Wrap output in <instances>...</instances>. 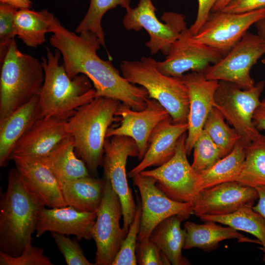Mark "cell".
<instances>
[{"instance_id": "12", "label": "cell", "mask_w": 265, "mask_h": 265, "mask_svg": "<svg viewBox=\"0 0 265 265\" xmlns=\"http://www.w3.org/2000/svg\"><path fill=\"white\" fill-rule=\"evenodd\" d=\"M105 189L92 230L96 245L95 265H111L127 233L120 226L123 216L120 198L109 180L103 177Z\"/></svg>"}, {"instance_id": "13", "label": "cell", "mask_w": 265, "mask_h": 265, "mask_svg": "<svg viewBox=\"0 0 265 265\" xmlns=\"http://www.w3.org/2000/svg\"><path fill=\"white\" fill-rule=\"evenodd\" d=\"M263 19L265 7L242 13H212L192 37L195 41L212 48L223 56L242 39L252 25Z\"/></svg>"}, {"instance_id": "40", "label": "cell", "mask_w": 265, "mask_h": 265, "mask_svg": "<svg viewBox=\"0 0 265 265\" xmlns=\"http://www.w3.org/2000/svg\"><path fill=\"white\" fill-rule=\"evenodd\" d=\"M198 11L196 20L188 28L190 32L196 35L209 18L212 10L217 0H197Z\"/></svg>"}, {"instance_id": "44", "label": "cell", "mask_w": 265, "mask_h": 265, "mask_svg": "<svg viewBox=\"0 0 265 265\" xmlns=\"http://www.w3.org/2000/svg\"><path fill=\"white\" fill-rule=\"evenodd\" d=\"M0 2L12 5L18 10L30 8L32 3L30 0H0Z\"/></svg>"}, {"instance_id": "2", "label": "cell", "mask_w": 265, "mask_h": 265, "mask_svg": "<svg viewBox=\"0 0 265 265\" xmlns=\"http://www.w3.org/2000/svg\"><path fill=\"white\" fill-rule=\"evenodd\" d=\"M44 206L26 187L17 169H10L7 187L0 200V251L14 257L21 254L31 243L37 214Z\"/></svg>"}, {"instance_id": "8", "label": "cell", "mask_w": 265, "mask_h": 265, "mask_svg": "<svg viewBox=\"0 0 265 265\" xmlns=\"http://www.w3.org/2000/svg\"><path fill=\"white\" fill-rule=\"evenodd\" d=\"M156 8L151 0H139L137 6L126 9L123 24L128 30L145 29L150 36L146 46L152 54L161 51L166 55L171 45L186 28L185 17L175 12H165L161 17L164 23L156 15Z\"/></svg>"}, {"instance_id": "26", "label": "cell", "mask_w": 265, "mask_h": 265, "mask_svg": "<svg viewBox=\"0 0 265 265\" xmlns=\"http://www.w3.org/2000/svg\"><path fill=\"white\" fill-rule=\"evenodd\" d=\"M105 180L92 176L66 182L60 186L67 206L79 211L96 212L104 193Z\"/></svg>"}, {"instance_id": "24", "label": "cell", "mask_w": 265, "mask_h": 265, "mask_svg": "<svg viewBox=\"0 0 265 265\" xmlns=\"http://www.w3.org/2000/svg\"><path fill=\"white\" fill-rule=\"evenodd\" d=\"M37 161L49 167L60 186L67 181L91 176L84 162L77 157L71 136L63 139L46 157Z\"/></svg>"}, {"instance_id": "16", "label": "cell", "mask_w": 265, "mask_h": 265, "mask_svg": "<svg viewBox=\"0 0 265 265\" xmlns=\"http://www.w3.org/2000/svg\"><path fill=\"white\" fill-rule=\"evenodd\" d=\"M116 116L121 117V124L118 127L109 128L106 137L121 135L132 138L138 147L137 158L139 160L143 159L147 150L154 129L161 121L170 116L157 101L151 98L147 107L141 110H136L121 104Z\"/></svg>"}, {"instance_id": "29", "label": "cell", "mask_w": 265, "mask_h": 265, "mask_svg": "<svg viewBox=\"0 0 265 265\" xmlns=\"http://www.w3.org/2000/svg\"><path fill=\"white\" fill-rule=\"evenodd\" d=\"M245 158V145L240 140L229 154L199 174L201 189L237 181L241 172Z\"/></svg>"}, {"instance_id": "20", "label": "cell", "mask_w": 265, "mask_h": 265, "mask_svg": "<svg viewBox=\"0 0 265 265\" xmlns=\"http://www.w3.org/2000/svg\"><path fill=\"white\" fill-rule=\"evenodd\" d=\"M96 216V212H82L69 206L50 209L44 206L37 214L36 237L50 232L74 235L78 240H90Z\"/></svg>"}, {"instance_id": "18", "label": "cell", "mask_w": 265, "mask_h": 265, "mask_svg": "<svg viewBox=\"0 0 265 265\" xmlns=\"http://www.w3.org/2000/svg\"><path fill=\"white\" fill-rule=\"evenodd\" d=\"M70 136L67 122L53 117H41L19 139L9 159L37 161L46 157L63 139Z\"/></svg>"}, {"instance_id": "46", "label": "cell", "mask_w": 265, "mask_h": 265, "mask_svg": "<svg viewBox=\"0 0 265 265\" xmlns=\"http://www.w3.org/2000/svg\"><path fill=\"white\" fill-rule=\"evenodd\" d=\"M233 0H217L212 10V13L222 11Z\"/></svg>"}, {"instance_id": "1", "label": "cell", "mask_w": 265, "mask_h": 265, "mask_svg": "<svg viewBox=\"0 0 265 265\" xmlns=\"http://www.w3.org/2000/svg\"><path fill=\"white\" fill-rule=\"evenodd\" d=\"M52 33L50 43L60 52L70 79L84 75L92 82L96 97L117 100L136 110L147 107L150 99L147 90L129 82L110 60H104L98 55L102 45L95 33L85 31L76 34L56 18Z\"/></svg>"}, {"instance_id": "28", "label": "cell", "mask_w": 265, "mask_h": 265, "mask_svg": "<svg viewBox=\"0 0 265 265\" xmlns=\"http://www.w3.org/2000/svg\"><path fill=\"white\" fill-rule=\"evenodd\" d=\"M56 18L48 10L19 9L15 17L16 36L27 46L36 48L46 41V34L52 32Z\"/></svg>"}, {"instance_id": "22", "label": "cell", "mask_w": 265, "mask_h": 265, "mask_svg": "<svg viewBox=\"0 0 265 265\" xmlns=\"http://www.w3.org/2000/svg\"><path fill=\"white\" fill-rule=\"evenodd\" d=\"M22 180L28 188L45 207L66 206L60 186L51 170L38 161L13 159Z\"/></svg>"}, {"instance_id": "39", "label": "cell", "mask_w": 265, "mask_h": 265, "mask_svg": "<svg viewBox=\"0 0 265 265\" xmlns=\"http://www.w3.org/2000/svg\"><path fill=\"white\" fill-rule=\"evenodd\" d=\"M136 260L139 265H166L170 262L159 248L150 238L137 242Z\"/></svg>"}, {"instance_id": "7", "label": "cell", "mask_w": 265, "mask_h": 265, "mask_svg": "<svg viewBox=\"0 0 265 265\" xmlns=\"http://www.w3.org/2000/svg\"><path fill=\"white\" fill-rule=\"evenodd\" d=\"M265 81H261L248 89L226 81H219L214 97L213 106L231 125L247 145L261 133L253 122L257 108L261 105L260 95Z\"/></svg>"}, {"instance_id": "30", "label": "cell", "mask_w": 265, "mask_h": 265, "mask_svg": "<svg viewBox=\"0 0 265 265\" xmlns=\"http://www.w3.org/2000/svg\"><path fill=\"white\" fill-rule=\"evenodd\" d=\"M253 204L241 207L233 213L223 215H203L202 221H212L229 226L255 236L260 242L265 262V219L252 209Z\"/></svg>"}, {"instance_id": "32", "label": "cell", "mask_w": 265, "mask_h": 265, "mask_svg": "<svg viewBox=\"0 0 265 265\" xmlns=\"http://www.w3.org/2000/svg\"><path fill=\"white\" fill-rule=\"evenodd\" d=\"M131 0H91L88 11L77 27L75 32L79 34L88 31L95 33L102 46L106 48L105 35L102 27V19L104 14L118 6L125 8L130 7Z\"/></svg>"}, {"instance_id": "11", "label": "cell", "mask_w": 265, "mask_h": 265, "mask_svg": "<svg viewBox=\"0 0 265 265\" xmlns=\"http://www.w3.org/2000/svg\"><path fill=\"white\" fill-rule=\"evenodd\" d=\"M263 55L265 42L258 34L247 32L226 54L203 73L208 80L228 81L242 89H250L255 85L251 69Z\"/></svg>"}, {"instance_id": "38", "label": "cell", "mask_w": 265, "mask_h": 265, "mask_svg": "<svg viewBox=\"0 0 265 265\" xmlns=\"http://www.w3.org/2000/svg\"><path fill=\"white\" fill-rule=\"evenodd\" d=\"M18 9L8 4L0 5V62L4 58L8 48L14 39L15 17Z\"/></svg>"}, {"instance_id": "25", "label": "cell", "mask_w": 265, "mask_h": 265, "mask_svg": "<svg viewBox=\"0 0 265 265\" xmlns=\"http://www.w3.org/2000/svg\"><path fill=\"white\" fill-rule=\"evenodd\" d=\"M205 222L199 224L187 221L184 224L186 231L184 249L198 248L209 252L215 249L220 241L233 238L238 239L239 242H252L261 244L258 239L245 238L231 227H224L212 221Z\"/></svg>"}, {"instance_id": "48", "label": "cell", "mask_w": 265, "mask_h": 265, "mask_svg": "<svg viewBox=\"0 0 265 265\" xmlns=\"http://www.w3.org/2000/svg\"><path fill=\"white\" fill-rule=\"evenodd\" d=\"M262 62L265 65V57L262 60Z\"/></svg>"}, {"instance_id": "4", "label": "cell", "mask_w": 265, "mask_h": 265, "mask_svg": "<svg viewBox=\"0 0 265 265\" xmlns=\"http://www.w3.org/2000/svg\"><path fill=\"white\" fill-rule=\"evenodd\" d=\"M120 104L114 99L96 97L79 108L66 121L76 154L93 177H97L98 168L102 165L106 134Z\"/></svg>"}, {"instance_id": "10", "label": "cell", "mask_w": 265, "mask_h": 265, "mask_svg": "<svg viewBox=\"0 0 265 265\" xmlns=\"http://www.w3.org/2000/svg\"><path fill=\"white\" fill-rule=\"evenodd\" d=\"M138 149L132 138L121 135L106 137L102 166L103 177L107 179L119 196L122 207V228L128 233L135 215L136 205L127 179L126 165L129 157L138 156Z\"/></svg>"}, {"instance_id": "33", "label": "cell", "mask_w": 265, "mask_h": 265, "mask_svg": "<svg viewBox=\"0 0 265 265\" xmlns=\"http://www.w3.org/2000/svg\"><path fill=\"white\" fill-rule=\"evenodd\" d=\"M203 130L220 149L224 157L229 154L240 140L236 131L226 123L223 115L214 106L208 115Z\"/></svg>"}, {"instance_id": "15", "label": "cell", "mask_w": 265, "mask_h": 265, "mask_svg": "<svg viewBox=\"0 0 265 265\" xmlns=\"http://www.w3.org/2000/svg\"><path fill=\"white\" fill-rule=\"evenodd\" d=\"M189 29L185 28L170 48L165 59L156 62L162 74L181 78L188 71L204 72L223 56L212 48L195 41Z\"/></svg>"}, {"instance_id": "14", "label": "cell", "mask_w": 265, "mask_h": 265, "mask_svg": "<svg viewBox=\"0 0 265 265\" xmlns=\"http://www.w3.org/2000/svg\"><path fill=\"white\" fill-rule=\"evenodd\" d=\"M140 195L141 224L137 242L150 238L154 228L164 219L179 215L185 220L193 214V205L174 201L156 185V180L140 173L132 178Z\"/></svg>"}, {"instance_id": "34", "label": "cell", "mask_w": 265, "mask_h": 265, "mask_svg": "<svg viewBox=\"0 0 265 265\" xmlns=\"http://www.w3.org/2000/svg\"><path fill=\"white\" fill-rule=\"evenodd\" d=\"M191 166L198 174L224 157L218 146L203 130L194 144Z\"/></svg>"}, {"instance_id": "42", "label": "cell", "mask_w": 265, "mask_h": 265, "mask_svg": "<svg viewBox=\"0 0 265 265\" xmlns=\"http://www.w3.org/2000/svg\"><path fill=\"white\" fill-rule=\"evenodd\" d=\"M255 188L258 194V201L256 205L252 206V209L265 219V186H259Z\"/></svg>"}, {"instance_id": "27", "label": "cell", "mask_w": 265, "mask_h": 265, "mask_svg": "<svg viewBox=\"0 0 265 265\" xmlns=\"http://www.w3.org/2000/svg\"><path fill=\"white\" fill-rule=\"evenodd\" d=\"M184 220L179 215L170 216L154 228L150 237L173 265L190 264L182 254L186 238V231L181 227Z\"/></svg>"}, {"instance_id": "36", "label": "cell", "mask_w": 265, "mask_h": 265, "mask_svg": "<svg viewBox=\"0 0 265 265\" xmlns=\"http://www.w3.org/2000/svg\"><path fill=\"white\" fill-rule=\"evenodd\" d=\"M0 265H53L49 258L44 255L42 247L28 244L21 254L16 257L0 251Z\"/></svg>"}, {"instance_id": "9", "label": "cell", "mask_w": 265, "mask_h": 265, "mask_svg": "<svg viewBox=\"0 0 265 265\" xmlns=\"http://www.w3.org/2000/svg\"><path fill=\"white\" fill-rule=\"evenodd\" d=\"M186 138L185 132L180 137L175 153L168 161L140 173L154 178L157 186L171 199L193 205L201 189L199 175L187 159Z\"/></svg>"}, {"instance_id": "5", "label": "cell", "mask_w": 265, "mask_h": 265, "mask_svg": "<svg viewBox=\"0 0 265 265\" xmlns=\"http://www.w3.org/2000/svg\"><path fill=\"white\" fill-rule=\"evenodd\" d=\"M0 120L39 95L44 80L41 62L20 52L14 39L0 62Z\"/></svg>"}, {"instance_id": "19", "label": "cell", "mask_w": 265, "mask_h": 265, "mask_svg": "<svg viewBox=\"0 0 265 265\" xmlns=\"http://www.w3.org/2000/svg\"><path fill=\"white\" fill-rule=\"evenodd\" d=\"M181 78L187 88L189 96L188 128L186 140V150L189 155L213 107L219 81L208 80L203 72H191Z\"/></svg>"}, {"instance_id": "47", "label": "cell", "mask_w": 265, "mask_h": 265, "mask_svg": "<svg viewBox=\"0 0 265 265\" xmlns=\"http://www.w3.org/2000/svg\"><path fill=\"white\" fill-rule=\"evenodd\" d=\"M260 106L265 107V99L261 102Z\"/></svg>"}, {"instance_id": "45", "label": "cell", "mask_w": 265, "mask_h": 265, "mask_svg": "<svg viewBox=\"0 0 265 265\" xmlns=\"http://www.w3.org/2000/svg\"><path fill=\"white\" fill-rule=\"evenodd\" d=\"M258 35L265 42V19H262L255 24Z\"/></svg>"}, {"instance_id": "31", "label": "cell", "mask_w": 265, "mask_h": 265, "mask_svg": "<svg viewBox=\"0 0 265 265\" xmlns=\"http://www.w3.org/2000/svg\"><path fill=\"white\" fill-rule=\"evenodd\" d=\"M246 186H265V135L260 134L245 145V158L236 181Z\"/></svg>"}, {"instance_id": "41", "label": "cell", "mask_w": 265, "mask_h": 265, "mask_svg": "<svg viewBox=\"0 0 265 265\" xmlns=\"http://www.w3.org/2000/svg\"><path fill=\"white\" fill-rule=\"evenodd\" d=\"M265 7V0H233L222 11L229 13H242Z\"/></svg>"}, {"instance_id": "3", "label": "cell", "mask_w": 265, "mask_h": 265, "mask_svg": "<svg viewBox=\"0 0 265 265\" xmlns=\"http://www.w3.org/2000/svg\"><path fill=\"white\" fill-rule=\"evenodd\" d=\"M60 52L46 48V57L41 61L44 80L38 95L41 117L68 120L83 105L96 97L89 79L79 74L68 76L63 64H59Z\"/></svg>"}, {"instance_id": "37", "label": "cell", "mask_w": 265, "mask_h": 265, "mask_svg": "<svg viewBox=\"0 0 265 265\" xmlns=\"http://www.w3.org/2000/svg\"><path fill=\"white\" fill-rule=\"evenodd\" d=\"M55 243L67 265H92L85 257L78 239H71L66 235L51 232Z\"/></svg>"}, {"instance_id": "35", "label": "cell", "mask_w": 265, "mask_h": 265, "mask_svg": "<svg viewBox=\"0 0 265 265\" xmlns=\"http://www.w3.org/2000/svg\"><path fill=\"white\" fill-rule=\"evenodd\" d=\"M141 218V206L140 198L137 197L134 217L129 226V231L120 249L111 265H136V249Z\"/></svg>"}, {"instance_id": "6", "label": "cell", "mask_w": 265, "mask_h": 265, "mask_svg": "<svg viewBox=\"0 0 265 265\" xmlns=\"http://www.w3.org/2000/svg\"><path fill=\"white\" fill-rule=\"evenodd\" d=\"M156 62L147 57L137 61H123L122 75L131 83L144 87L150 98L157 101L167 111L173 123H187L189 102L186 86L181 78L160 73Z\"/></svg>"}, {"instance_id": "17", "label": "cell", "mask_w": 265, "mask_h": 265, "mask_svg": "<svg viewBox=\"0 0 265 265\" xmlns=\"http://www.w3.org/2000/svg\"><path fill=\"white\" fill-rule=\"evenodd\" d=\"M258 198L256 188L236 181L223 183L200 191L193 204V214L198 217L228 214L253 204Z\"/></svg>"}, {"instance_id": "43", "label": "cell", "mask_w": 265, "mask_h": 265, "mask_svg": "<svg viewBox=\"0 0 265 265\" xmlns=\"http://www.w3.org/2000/svg\"><path fill=\"white\" fill-rule=\"evenodd\" d=\"M254 123L258 130L265 131V107L260 106L253 116Z\"/></svg>"}, {"instance_id": "23", "label": "cell", "mask_w": 265, "mask_h": 265, "mask_svg": "<svg viewBox=\"0 0 265 265\" xmlns=\"http://www.w3.org/2000/svg\"><path fill=\"white\" fill-rule=\"evenodd\" d=\"M41 117L38 95L0 120V166L5 167L17 142Z\"/></svg>"}, {"instance_id": "21", "label": "cell", "mask_w": 265, "mask_h": 265, "mask_svg": "<svg viewBox=\"0 0 265 265\" xmlns=\"http://www.w3.org/2000/svg\"><path fill=\"white\" fill-rule=\"evenodd\" d=\"M188 128L186 123H174L171 116L161 121L154 129L149 141L147 150L141 161L128 174L130 178L147 168L160 166L174 155L180 137Z\"/></svg>"}]
</instances>
